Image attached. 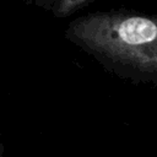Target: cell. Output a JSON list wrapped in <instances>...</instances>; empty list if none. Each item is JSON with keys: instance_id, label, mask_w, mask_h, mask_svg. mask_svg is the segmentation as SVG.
I'll return each instance as SVG.
<instances>
[{"instance_id": "6da1fadb", "label": "cell", "mask_w": 157, "mask_h": 157, "mask_svg": "<svg viewBox=\"0 0 157 157\" xmlns=\"http://www.w3.org/2000/svg\"><path fill=\"white\" fill-rule=\"evenodd\" d=\"M85 40L113 72L157 81V12L114 11L91 17Z\"/></svg>"}]
</instances>
